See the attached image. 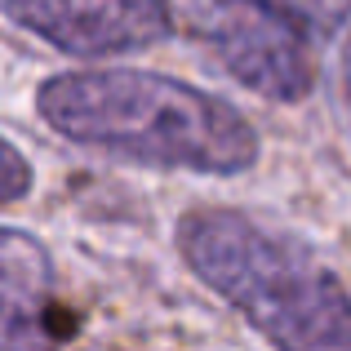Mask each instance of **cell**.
Listing matches in <instances>:
<instances>
[{"mask_svg":"<svg viewBox=\"0 0 351 351\" xmlns=\"http://www.w3.org/2000/svg\"><path fill=\"white\" fill-rule=\"evenodd\" d=\"M40 120L67 143L152 169L245 173L258 134L227 98L156 71H62L36 89Z\"/></svg>","mask_w":351,"mask_h":351,"instance_id":"obj_1","label":"cell"},{"mask_svg":"<svg viewBox=\"0 0 351 351\" xmlns=\"http://www.w3.org/2000/svg\"><path fill=\"white\" fill-rule=\"evenodd\" d=\"M173 240L182 263L276 351H351L347 285L293 236L240 209H191Z\"/></svg>","mask_w":351,"mask_h":351,"instance_id":"obj_2","label":"cell"},{"mask_svg":"<svg viewBox=\"0 0 351 351\" xmlns=\"http://www.w3.org/2000/svg\"><path fill=\"white\" fill-rule=\"evenodd\" d=\"M191 23L227 76L271 103H302L316 85L320 0H191Z\"/></svg>","mask_w":351,"mask_h":351,"instance_id":"obj_3","label":"cell"},{"mask_svg":"<svg viewBox=\"0 0 351 351\" xmlns=\"http://www.w3.org/2000/svg\"><path fill=\"white\" fill-rule=\"evenodd\" d=\"M0 14L71 58L152 49L173 27L165 0H0Z\"/></svg>","mask_w":351,"mask_h":351,"instance_id":"obj_4","label":"cell"},{"mask_svg":"<svg viewBox=\"0 0 351 351\" xmlns=\"http://www.w3.org/2000/svg\"><path fill=\"white\" fill-rule=\"evenodd\" d=\"M53 293V267L36 236L0 227V343H40Z\"/></svg>","mask_w":351,"mask_h":351,"instance_id":"obj_5","label":"cell"},{"mask_svg":"<svg viewBox=\"0 0 351 351\" xmlns=\"http://www.w3.org/2000/svg\"><path fill=\"white\" fill-rule=\"evenodd\" d=\"M36 173H32V160H27L23 152H18L14 143H9L5 134H0V205H14V200H23L27 191H32Z\"/></svg>","mask_w":351,"mask_h":351,"instance_id":"obj_6","label":"cell"},{"mask_svg":"<svg viewBox=\"0 0 351 351\" xmlns=\"http://www.w3.org/2000/svg\"><path fill=\"white\" fill-rule=\"evenodd\" d=\"M343 89H347V98H351V36H347V45H343Z\"/></svg>","mask_w":351,"mask_h":351,"instance_id":"obj_7","label":"cell"}]
</instances>
